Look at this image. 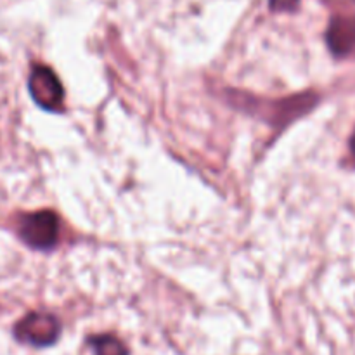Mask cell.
Here are the masks:
<instances>
[{"mask_svg":"<svg viewBox=\"0 0 355 355\" xmlns=\"http://www.w3.org/2000/svg\"><path fill=\"white\" fill-rule=\"evenodd\" d=\"M61 336V322L47 312H30L14 326V338L35 349L54 345Z\"/></svg>","mask_w":355,"mask_h":355,"instance_id":"cell-1","label":"cell"},{"mask_svg":"<svg viewBox=\"0 0 355 355\" xmlns=\"http://www.w3.org/2000/svg\"><path fill=\"white\" fill-rule=\"evenodd\" d=\"M19 238L33 250H51L58 243L59 220L49 210L33 211L21 217Z\"/></svg>","mask_w":355,"mask_h":355,"instance_id":"cell-2","label":"cell"},{"mask_svg":"<svg viewBox=\"0 0 355 355\" xmlns=\"http://www.w3.org/2000/svg\"><path fill=\"white\" fill-rule=\"evenodd\" d=\"M28 89L35 103L47 111H59L64 99V90L58 75L47 66L37 64L30 73Z\"/></svg>","mask_w":355,"mask_h":355,"instance_id":"cell-3","label":"cell"},{"mask_svg":"<svg viewBox=\"0 0 355 355\" xmlns=\"http://www.w3.org/2000/svg\"><path fill=\"white\" fill-rule=\"evenodd\" d=\"M329 49L338 58L352 54L355 51V19L354 17L338 16L329 23L326 33Z\"/></svg>","mask_w":355,"mask_h":355,"instance_id":"cell-4","label":"cell"},{"mask_svg":"<svg viewBox=\"0 0 355 355\" xmlns=\"http://www.w3.org/2000/svg\"><path fill=\"white\" fill-rule=\"evenodd\" d=\"M89 345L94 355H130L125 343L114 335L90 336Z\"/></svg>","mask_w":355,"mask_h":355,"instance_id":"cell-5","label":"cell"},{"mask_svg":"<svg viewBox=\"0 0 355 355\" xmlns=\"http://www.w3.org/2000/svg\"><path fill=\"white\" fill-rule=\"evenodd\" d=\"M350 151H352V155L355 156V132H354L352 139H350Z\"/></svg>","mask_w":355,"mask_h":355,"instance_id":"cell-6","label":"cell"}]
</instances>
